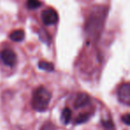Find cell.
<instances>
[{"label": "cell", "instance_id": "cell-13", "mask_svg": "<svg viewBox=\"0 0 130 130\" xmlns=\"http://www.w3.org/2000/svg\"><path fill=\"white\" fill-rule=\"evenodd\" d=\"M53 124L51 123H48V124H45L43 126H42L41 130H53Z\"/></svg>", "mask_w": 130, "mask_h": 130}, {"label": "cell", "instance_id": "cell-1", "mask_svg": "<svg viewBox=\"0 0 130 130\" xmlns=\"http://www.w3.org/2000/svg\"><path fill=\"white\" fill-rule=\"evenodd\" d=\"M108 12V7L103 6H97L93 8L85 24L86 34L90 39L97 40L100 38L103 33Z\"/></svg>", "mask_w": 130, "mask_h": 130}, {"label": "cell", "instance_id": "cell-10", "mask_svg": "<svg viewBox=\"0 0 130 130\" xmlns=\"http://www.w3.org/2000/svg\"><path fill=\"white\" fill-rule=\"evenodd\" d=\"M90 117H91L90 113H87V112H86V113H81L77 117L75 123L78 124H78H83V123H86L87 121H88L89 119H90Z\"/></svg>", "mask_w": 130, "mask_h": 130}, {"label": "cell", "instance_id": "cell-3", "mask_svg": "<svg viewBox=\"0 0 130 130\" xmlns=\"http://www.w3.org/2000/svg\"><path fill=\"white\" fill-rule=\"evenodd\" d=\"M41 20H42V22H43L45 26L54 25V24L58 22L59 15H58L57 12H56L54 8H47V9L44 10V11L42 12Z\"/></svg>", "mask_w": 130, "mask_h": 130}, {"label": "cell", "instance_id": "cell-12", "mask_svg": "<svg viewBox=\"0 0 130 130\" xmlns=\"http://www.w3.org/2000/svg\"><path fill=\"white\" fill-rule=\"evenodd\" d=\"M130 119V117H129V114H128V113H126V115H124L122 117V121L126 125V126H128V125H129V123H130V121H129L130 119Z\"/></svg>", "mask_w": 130, "mask_h": 130}, {"label": "cell", "instance_id": "cell-6", "mask_svg": "<svg viewBox=\"0 0 130 130\" xmlns=\"http://www.w3.org/2000/svg\"><path fill=\"white\" fill-rule=\"evenodd\" d=\"M90 101L91 100L88 94H87L86 93H78L74 100L73 106H74L75 109L84 108L90 103Z\"/></svg>", "mask_w": 130, "mask_h": 130}, {"label": "cell", "instance_id": "cell-9", "mask_svg": "<svg viewBox=\"0 0 130 130\" xmlns=\"http://www.w3.org/2000/svg\"><path fill=\"white\" fill-rule=\"evenodd\" d=\"M38 68L40 70H43V71H48V72H52L54 71V66L52 62H49V61H40L38 62Z\"/></svg>", "mask_w": 130, "mask_h": 130}, {"label": "cell", "instance_id": "cell-2", "mask_svg": "<svg viewBox=\"0 0 130 130\" xmlns=\"http://www.w3.org/2000/svg\"><path fill=\"white\" fill-rule=\"evenodd\" d=\"M52 94L44 87H39L34 90L31 98V106L38 112H44L47 110L50 103Z\"/></svg>", "mask_w": 130, "mask_h": 130}, {"label": "cell", "instance_id": "cell-4", "mask_svg": "<svg viewBox=\"0 0 130 130\" xmlns=\"http://www.w3.org/2000/svg\"><path fill=\"white\" fill-rule=\"evenodd\" d=\"M118 99L126 106L130 105V84L128 82L123 83L119 86L117 92Z\"/></svg>", "mask_w": 130, "mask_h": 130}, {"label": "cell", "instance_id": "cell-7", "mask_svg": "<svg viewBox=\"0 0 130 130\" xmlns=\"http://www.w3.org/2000/svg\"><path fill=\"white\" fill-rule=\"evenodd\" d=\"M25 38V33L22 29H16L10 34V39L13 42H22Z\"/></svg>", "mask_w": 130, "mask_h": 130}, {"label": "cell", "instance_id": "cell-8", "mask_svg": "<svg viewBox=\"0 0 130 130\" xmlns=\"http://www.w3.org/2000/svg\"><path fill=\"white\" fill-rule=\"evenodd\" d=\"M71 116H72V112L70 108H64L61 111V120L64 125H68L71 120Z\"/></svg>", "mask_w": 130, "mask_h": 130}, {"label": "cell", "instance_id": "cell-14", "mask_svg": "<svg viewBox=\"0 0 130 130\" xmlns=\"http://www.w3.org/2000/svg\"><path fill=\"white\" fill-rule=\"evenodd\" d=\"M103 126H106L108 129H111V128L113 127V125H112L111 121H109L108 120V121H106V122H105V121H103Z\"/></svg>", "mask_w": 130, "mask_h": 130}, {"label": "cell", "instance_id": "cell-11", "mask_svg": "<svg viewBox=\"0 0 130 130\" xmlns=\"http://www.w3.org/2000/svg\"><path fill=\"white\" fill-rule=\"evenodd\" d=\"M42 5V3L39 0H27V6L29 9L34 10L37 8L40 7Z\"/></svg>", "mask_w": 130, "mask_h": 130}, {"label": "cell", "instance_id": "cell-5", "mask_svg": "<svg viewBox=\"0 0 130 130\" xmlns=\"http://www.w3.org/2000/svg\"><path fill=\"white\" fill-rule=\"evenodd\" d=\"M0 59L6 66L13 67L17 62V55L12 49L6 48L0 53Z\"/></svg>", "mask_w": 130, "mask_h": 130}]
</instances>
